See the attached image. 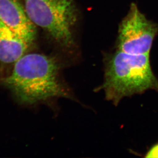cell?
<instances>
[{"instance_id":"obj_1","label":"cell","mask_w":158,"mask_h":158,"mask_svg":"<svg viewBox=\"0 0 158 158\" xmlns=\"http://www.w3.org/2000/svg\"><path fill=\"white\" fill-rule=\"evenodd\" d=\"M62 68V63L55 57L27 53L15 62L7 76L0 78V82L24 105L62 97L73 100L61 78Z\"/></svg>"},{"instance_id":"obj_2","label":"cell","mask_w":158,"mask_h":158,"mask_svg":"<svg viewBox=\"0 0 158 158\" xmlns=\"http://www.w3.org/2000/svg\"><path fill=\"white\" fill-rule=\"evenodd\" d=\"M103 89L106 99L118 105L125 97L149 89L158 92V79L151 67L149 54H131L117 50L106 59Z\"/></svg>"},{"instance_id":"obj_3","label":"cell","mask_w":158,"mask_h":158,"mask_svg":"<svg viewBox=\"0 0 158 158\" xmlns=\"http://www.w3.org/2000/svg\"><path fill=\"white\" fill-rule=\"evenodd\" d=\"M158 32V25L147 19L132 3L120 24L117 50L131 54H149Z\"/></svg>"},{"instance_id":"obj_4","label":"cell","mask_w":158,"mask_h":158,"mask_svg":"<svg viewBox=\"0 0 158 158\" xmlns=\"http://www.w3.org/2000/svg\"><path fill=\"white\" fill-rule=\"evenodd\" d=\"M24 2L27 15L35 25L47 32L61 46L69 48L73 46L71 19L51 0H24Z\"/></svg>"},{"instance_id":"obj_5","label":"cell","mask_w":158,"mask_h":158,"mask_svg":"<svg viewBox=\"0 0 158 158\" xmlns=\"http://www.w3.org/2000/svg\"><path fill=\"white\" fill-rule=\"evenodd\" d=\"M0 21L33 45L36 35L35 25L19 0H0Z\"/></svg>"},{"instance_id":"obj_6","label":"cell","mask_w":158,"mask_h":158,"mask_svg":"<svg viewBox=\"0 0 158 158\" xmlns=\"http://www.w3.org/2000/svg\"><path fill=\"white\" fill-rule=\"evenodd\" d=\"M32 45L0 21V64L12 67Z\"/></svg>"},{"instance_id":"obj_7","label":"cell","mask_w":158,"mask_h":158,"mask_svg":"<svg viewBox=\"0 0 158 158\" xmlns=\"http://www.w3.org/2000/svg\"><path fill=\"white\" fill-rule=\"evenodd\" d=\"M54 4L67 16L71 19L72 17V7L71 0H51Z\"/></svg>"},{"instance_id":"obj_8","label":"cell","mask_w":158,"mask_h":158,"mask_svg":"<svg viewBox=\"0 0 158 158\" xmlns=\"http://www.w3.org/2000/svg\"><path fill=\"white\" fill-rule=\"evenodd\" d=\"M145 158H158V143L152 146L146 153Z\"/></svg>"}]
</instances>
